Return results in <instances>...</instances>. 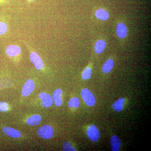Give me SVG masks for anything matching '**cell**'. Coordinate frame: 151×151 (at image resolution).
Wrapping results in <instances>:
<instances>
[{"label": "cell", "mask_w": 151, "mask_h": 151, "mask_svg": "<svg viewBox=\"0 0 151 151\" xmlns=\"http://www.w3.org/2000/svg\"><path fill=\"white\" fill-rule=\"evenodd\" d=\"M63 151H74L76 150L74 147H73L70 143L66 142L64 143L63 147Z\"/></svg>", "instance_id": "obj_20"}, {"label": "cell", "mask_w": 151, "mask_h": 151, "mask_svg": "<svg viewBox=\"0 0 151 151\" xmlns=\"http://www.w3.org/2000/svg\"><path fill=\"white\" fill-rule=\"evenodd\" d=\"M92 74V69L90 68H85L82 73V78L84 80H87L90 78Z\"/></svg>", "instance_id": "obj_18"}, {"label": "cell", "mask_w": 151, "mask_h": 151, "mask_svg": "<svg viewBox=\"0 0 151 151\" xmlns=\"http://www.w3.org/2000/svg\"><path fill=\"white\" fill-rule=\"evenodd\" d=\"M106 43L104 40H100L97 41L94 45V50L97 54H101L105 50Z\"/></svg>", "instance_id": "obj_12"}, {"label": "cell", "mask_w": 151, "mask_h": 151, "mask_svg": "<svg viewBox=\"0 0 151 151\" xmlns=\"http://www.w3.org/2000/svg\"><path fill=\"white\" fill-rule=\"evenodd\" d=\"M9 109L8 105L5 102L0 103V111L2 112H6Z\"/></svg>", "instance_id": "obj_21"}, {"label": "cell", "mask_w": 151, "mask_h": 151, "mask_svg": "<svg viewBox=\"0 0 151 151\" xmlns=\"http://www.w3.org/2000/svg\"><path fill=\"white\" fill-rule=\"evenodd\" d=\"M53 99L50 94H47L45 97L42 99L41 104L45 108H49L53 104Z\"/></svg>", "instance_id": "obj_16"}, {"label": "cell", "mask_w": 151, "mask_h": 151, "mask_svg": "<svg viewBox=\"0 0 151 151\" xmlns=\"http://www.w3.org/2000/svg\"><path fill=\"white\" fill-rule=\"evenodd\" d=\"M37 134L40 137L45 139H49L52 137L54 131L51 126L46 125L39 128Z\"/></svg>", "instance_id": "obj_1"}, {"label": "cell", "mask_w": 151, "mask_h": 151, "mask_svg": "<svg viewBox=\"0 0 151 151\" xmlns=\"http://www.w3.org/2000/svg\"><path fill=\"white\" fill-rule=\"evenodd\" d=\"M124 102L125 99L124 98H120L117 100L112 105L113 110L117 112H121L124 108Z\"/></svg>", "instance_id": "obj_15"}, {"label": "cell", "mask_w": 151, "mask_h": 151, "mask_svg": "<svg viewBox=\"0 0 151 151\" xmlns=\"http://www.w3.org/2000/svg\"><path fill=\"white\" fill-rule=\"evenodd\" d=\"M86 134L89 139L93 142H96L100 137V131L95 125H91L88 127Z\"/></svg>", "instance_id": "obj_4"}, {"label": "cell", "mask_w": 151, "mask_h": 151, "mask_svg": "<svg viewBox=\"0 0 151 151\" xmlns=\"http://www.w3.org/2000/svg\"><path fill=\"white\" fill-rule=\"evenodd\" d=\"M3 131L6 135L11 137L18 138L22 136L21 133L19 131L13 128L4 127L3 128Z\"/></svg>", "instance_id": "obj_7"}, {"label": "cell", "mask_w": 151, "mask_h": 151, "mask_svg": "<svg viewBox=\"0 0 151 151\" xmlns=\"http://www.w3.org/2000/svg\"><path fill=\"white\" fill-rule=\"evenodd\" d=\"M6 0H0V4H4L6 2Z\"/></svg>", "instance_id": "obj_23"}, {"label": "cell", "mask_w": 151, "mask_h": 151, "mask_svg": "<svg viewBox=\"0 0 151 151\" xmlns=\"http://www.w3.org/2000/svg\"><path fill=\"white\" fill-rule=\"evenodd\" d=\"M42 121L41 116L39 115H34L31 116L27 120L26 122L29 126L34 127L40 124Z\"/></svg>", "instance_id": "obj_11"}, {"label": "cell", "mask_w": 151, "mask_h": 151, "mask_svg": "<svg viewBox=\"0 0 151 151\" xmlns=\"http://www.w3.org/2000/svg\"><path fill=\"white\" fill-rule=\"evenodd\" d=\"M111 145L112 151H119L121 146V142L120 139L117 136L113 135L111 138Z\"/></svg>", "instance_id": "obj_10"}, {"label": "cell", "mask_w": 151, "mask_h": 151, "mask_svg": "<svg viewBox=\"0 0 151 151\" xmlns=\"http://www.w3.org/2000/svg\"><path fill=\"white\" fill-rule=\"evenodd\" d=\"M6 52L10 57H16L19 56L21 53L22 49L18 45H11L6 47Z\"/></svg>", "instance_id": "obj_5"}, {"label": "cell", "mask_w": 151, "mask_h": 151, "mask_svg": "<svg viewBox=\"0 0 151 151\" xmlns=\"http://www.w3.org/2000/svg\"><path fill=\"white\" fill-rule=\"evenodd\" d=\"M8 29L7 24L4 22H0V35L5 34Z\"/></svg>", "instance_id": "obj_19"}, {"label": "cell", "mask_w": 151, "mask_h": 151, "mask_svg": "<svg viewBox=\"0 0 151 151\" xmlns=\"http://www.w3.org/2000/svg\"><path fill=\"white\" fill-rule=\"evenodd\" d=\"M80 100L78 97L71 98L68 102V106L70 108H77L80 106Z\"/></svg>", "instance_id": "obj_17"}, {"label": "cell", "mask_w": 151, "mask_h": 151, "mask_svg": "<svg viewBox=\"0 0 151 151\" xmlns=\"http://www.w3.org/2000/svg\"><path fill=\"white\" fill-rule=\"evenodd\" d=\"M47 94L45 92H41L40 94H39V97L40 99H42L44 98L46 96V95Z\"/></svg>", "instance_id": "obj_22"}, {"label": "cell", "mask_w": 151, "mask_h": 151, "mask_svg": "<svg viewBox=\"0 0 151 151\" xmlns=\"http://www.w3.org/2000/svg\"><path fill=\"white\" fill-rule=\"evenodd\" d=\"M62 91L60 89H56L55 90L52 94V99L54 101L55 104L57 106H61L62 105L63 101L61 95H62Z\"/></svg>", "instance_id": "obj_9"}, {"label": "cell", "mask_w": 151, "mask_h": 151, "mask_svg": "<svg viewBox=\"0 0 151 151\" xmlns=\"http://www.w3.org/2000/svg\"><path fill=\"white\" fill-rule=\"evenodd\" d=\"M30 59L37 70H42L44 68V63L39 55L35 51H31L30 52Z\"/></svg>", "instance_id": "obj_3"}, {"label": "cell", "mask_w": 151, "mask_h": 151, "mask_svg": "<svg viewBox=\"0 0 151 151\" xmlns=\"http://www.w3.org/2000/svg\"><path fill=\"white\" fill-rule=\"evenodd\" d=\"M96 17L101 20H107L109 18V14L108 12L104 9H99L95 12Z\"/></svg>", "instance_id": "obj_13"}, {"label": "cell", "mask_w": 151, "mask_h": 151, "mask_svg": "<svg viewBox=\"0 0 151 151\" xmlns=\"http://www.w3.org/2000/svg\"><path fill=\"white\" fill-rule=\"evenodd\" d=\"M116 33L120 38L126 37L127 34V28L126 26L122 23H119L117 24L116 28Z\"/></svg>", "instance_id": "obj_8"}, {"label": "cell", "mask_w": 151, "mask_h": 151, "mask_svg": "<svg viewBox=\"0 0 151 151\" xmlns=\"http://www.w3.org/2000/svg\"><path fill=\"white\" fill-rule=\"evenodd\" d=\"M29 2L31 3L33 1H34L35 0H27Z\"/></svg>", "instance_id": "obj_24"}, {"label": "cell", "mask_w": 151, "mask_h": 151, "mask_svg": "<svg viewBox=\"0 0 151 151\" xmlns=\"http://www.w3.org/2000/svg\"><path fill=\"white\" fill-rule=\"evenodd\" d=\"M114 62L113 59H108L106 60L102 67L103 73H107L111 72L114 66Z\"/></svg>", "instance_id": "obj_14"}, {"label": "cell", "mask_w": 151, "mask_h": 151, "mask_svg": "<svg viewBox=\"0 0 151 151\" xmlns=\"http://www.w3.org/2000/svg\"><path fill=\"white\" fill-rule=\"evenodd\" d=\"M81 94L82 99L86 105L90 107L94 106L96 103V99L94 95L89 89H84L81 91Z\"/></svg>", "instance_id": "obj_2"}, {"label": "cell", "mask_w": 151, "mask_h": 151, "mask_svg": "<svg viewBox=\"0 0 151 151\" xmlns=\"http://www.w3.org/2000/svg\"><path fill=\"white\" fill-rule=\"evenodd\" d=\"M34 82L32 79H29L25 82L22 89V95L24 97L29 96L33 92L35 89Z\"/></svg>", "instance_id": "obj_6"}]
</instances>
